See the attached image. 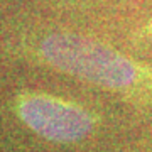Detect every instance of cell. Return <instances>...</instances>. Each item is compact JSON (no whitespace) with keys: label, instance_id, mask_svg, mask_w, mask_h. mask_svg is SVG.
<instances>
[{"label":"cell","instance_id":"cell-1","mask_svg":"<svg viewBox=\"0 0 152 152\" xmlns=\"http://www.w3.org/2000/svg\"><path fill=\"white\" fill-rule=\"evenodd\" d=\"M41 54L58 71L98 88L127 95L152 93V66L142 64L98 39L54 32L42 39Z\"/></svg>","mask_w":152,"mask_h":152},{"label":"cell","instance_id":"cell-2","mask_svg":"<svg viewBox=\"0 0 152 152\" xmlns=\"http://www.w3.org/2000/svg\"><path fill=\"white\" fill-rule=\"evenodd\" d=\"M17 112L34 134L58 144L80 142L95 129V117L86 108L44 93L20 96Z\"/></svg>","mask_w":152,"mask_h":152},{"label":"cell","instance_id":"cell-3","mask_svg":"<svg viewBox=\"0 0 152 152\" xmlns=\"http://www.w3.org/2000/svg\"><path fill=\"white\" fill-rule=\"evenodd\" d=\"M147 31H149V36H151V37H152V22H151V24H149V27H147Z\"/></svg>","mask_w":152,"mask_h":152}]
</instances>
